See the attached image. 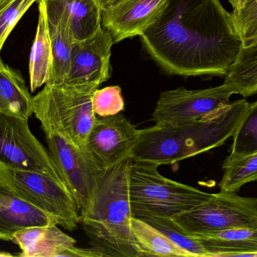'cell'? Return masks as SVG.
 <instances>
[{
	"label": "cell",
	"instance_id": "obj_1",
	"mask_svg": "<svg viewBox=\"0 0 257 257\" xmlns=\"http://www.w3.org/2000/svg\"><path fill=\"white\" fill-rule=\"evenodd\" d=\"M140 38L163 70L186 77L225 76L242 47L220 0H168Z\"/></svg>",
	"mask_w": 257,
	"mask_h": 257
},
{
	"label": "cell",
	"instance_id": "obj_2",
	"mask_svg": "<svg viewBox=\"0 0 257 257\" xmlns=\"http://www.w3.org/2000/svg\"><path fill=\"white\" fill-rule=\"evenodd\" d=\"M249 104L245 99L238 100L191 123L140 129L132 159L159 166L174 164L222 146L233 135Z\"/></svg>",
	"mask_w": 257,
	"mask_h": 257
},
{
	"label": "cell",
	"instance_id": "obj_3",
	"mask_svg": "<svg viewBox=\"0 0 257 257\" xmlns=\"http://www.w3.org/2000/svg\"><path fill=\"white\" fill-rule=\"evenodd\" d=\"M128 156L100 170L90 208L80 223L102 256L141 257L132 231Z\"/></svg>",
	"mask_w": 257,
	"mask_h": 257
},
{
	"label": "cell",
	"instance_id": "obj_4",
	"mask_svg": "<svg viewBox=\"0 0 257 257\" xmlns=\"http://www.w3.org/2000/svg\"><path fill=\"white\" fill-rule=\"evenodd\" d=\"M159 167L152 163L132 160L128 181L133 217L173 219L211 196L210 193L165 178L159 172Z\"/></svg>",
	"mask_w": 257,
	"mask_h": 257
},
{
	"label": "cell",
	"instance_id": "obj_5",
	"mask_svg": "<svg viewBox=\"0 0 257 257\" xmlns=\"http://www.w3.org/2000/svg\"><path fill=\"white\" fill-rule=\"evenodd\" d=\"M33 114L41 122L48 152L60 178L78 202L81 214L86 212L91 205L100 170L57 119L44 112L33 111Z\"/></svg>",
	"mask_w": 257,
	"mask_h": 257
},
{
	"label": "cell",
	"instance_id": "obj_6",
	"mask_svg": "<svg viewBox=\"0 0 257 257\" xmlns=\"http://www.w3.org/2000/svg\"><path fill=\"white\" fill-rule=\"evenodd\" d=\"M0 181L21 199L54 217L58 226L71 232L78 228L80 206L61 178L0 164Z\"/></svg>",
	"mask_w": 257,
	"mask_h": 257
},
{
	"label": "cell",
	"instance_id": "obj_7",
	"mask_svg": "<svg viewBox=\"0 0 257 257\" xmlns=\"http://www.w3.org/2000/svg\"><path fill=\"white\" fill-rule=\"evenodd\" d=\"M174 221L194 236L229 229L257 227V198L235 192L211 194L208 200L174 217Z\"/></svg>",
	"mask_w": 257,
	"mask_h": 257
},
{
	"label": "cell",
	"instance_id": "obj_8",
	"mask_svg": "<svg viewBox=\"0 0 257 257\" xmlns=\"http://www.w3.org/2000/svg\"><path fill=\"white\" fill-rule=\"evenodd\" d=\"M95 91L65 84H45L33 98V111L54 116L85 152L87 137L97 119L92 104Z\"/></svg>",
	"mask_w": 257,
	"mask_h": 257
},
{
	"label": "cell",
	"instance_id": "obj_9",
	"mask_svg": "<svg viewBox=\"0 0 257 257\" xmlns=\"http://www.w3.org/2000/svg\"><path fill=\"white\" fill-rule=\"evenodd\" d=\"M233 91L222 85L201 90L185 88L165 91L160 94L152 114L155 125H184L203 119L230 104Z\"/></svg>",
	"mask_w": 257,
	"mask_h": 257
},
{
	"label": "cell",
	"instance_id": "obj_10",
	"mask_svg": "<svg viewBox=\"0 0 257 257\" xmlns=\"http://www.w3.org/2000/svg\"><path fill=\"white\" fill-rule=\"evenodd\" d=\"M0 164L61 178L48 149L30 131L28 120L1 113Z\"/></svg>",
	"mask_w": 257,
	"mask_h": 257
},
{
	"label": "cell",
	"instance_id": "obj_11",
	"mask_svg": "<svg viewBox=\"0 0 257 257\" xmlns=\"http://www.w3.org/2000/svg\"><path fill=\"white\" fill-rule=\"evenodd\" d=\"M140 134L123 114L96 119L89 134L85 152L98 170H102L131 156Z\"/></svg>",
	"mask_w": 257,
	"mask_h": 257
},
{
	"label": "cell",
	"instance_id": "obj_12",
	"mask_svg": "<svg viewBox=\"0 0 257 257\" xmlns=\"http://www.w3.org/2000/svg\"><path fill=\"white\" fill-rule=\"evenodd\" d=\"M112 36L101 26L87 39L75 42L70 68L63 84L97 90L110 78Z\"/></svg>",
	"mask_w": 257,
	"mask_h": 257
},
{
	"label": "cell",
	"instance_id": "obj_13",
	"mask_svg": "<svg viewBox=\"0 0 257 257\" xmlns=\"http://www.w3.org/2000/svg\"><path fill=\"white\" fill-rule=\"evenodd\" d=\"M168 0H117L102 10V26L113 42L140 36L160 16Z\"/></svg>",
	"mask_w": 257,
	"mask_h": 257
},
{
	"label": "cell",
	"instance_id": "obj_14",
	"mask_svg": "<svg viewBox=\"0 0 257 257\" xmlns=\"http://www.w3.org/2000/svg\"><path fill=\"white\" fill-rule=\"evenodd\" d=\"M55 224L54 217L21 199L0 181V240L12 241L24 229Z\"/></svg>",
	"mask_w": 257,
	"mask_h": 257
},
{
	"label": "cell",
	"instance_id": "obj_15",
	"mask_svg": "<svg viewBox=\"0 0 257 257\" xmlns=\"http://www.w3.org/2000/svg\"><path fill=\"white\" fill-rule=\"evenodd\" d=\"M49 22L65 20L75 42L93 36L102 26V9L96 0H42Z\"/></svg>",
	"mask_w": 257,
	"mask_h": 257
},
{
	"label": "cell",
	"instance_id": "obj_16",
	"mask_svg": "<svg viewBox=\"0 0 257 257\" xmlns=\"http://www.w3.org/2000/svg\"><path fill=\"white\" fill-rule=\"evenodd\" d=\"M58 225L35 226L17 232L12 242L21 250L18 256H67L68 252L75 247L76 241L57 227Z\"/></svg>",
	"mask_w": 257,
	"mask_h": 257
},
{
	"label": "cell",
	"instance_id": "obj_17",
	"mask_svg": "<svg viewBox=\"0 0 257 257\" xmlns=\"http://www.w3.org/2000/svg\"><path fill=\"white\" fill-rule=\"evenodd\" d=\"M196 237L205 247L208 257L257 256V227Z\"/></svg>",
	"mask_w": 257,
	"mask_h": 257
},
{
	"label": "cell",
	"instance_id": "obj_18",
	"mask_svg": "<svg viewBox=\"0 0 257 257\" xmlns=\"http://www.w3.org/2000/svg\"><path fill=\"white\" fill-rule=\"evenodd\" d=\"M0 113L29 120L33 98L19 71L0 60Z\"/></svg>",
	"mask_w": 257,
	"mask_h": 257
},
{
	"label": "cell",
	"instance_id": "obj_19",
	"mask_svg": "<svg viewBox=\"0 0 257 257\" xmlns=\"http://www.w3.org/2000/svg\"><path fill=\"white\" fill-rule=\"evenodd\" d=\"M39 2V18L34 42L32 46L29 63L30 90L36 92L42 85L48 84L52 69V48L48 30V19L45 4Z\"/></svg>",
	"mask_w": 257,
	"mask_h": 257
},
{
	"label": "cell",
	"instance_id": "obj_20",
	"mask_svg": "<svg viewBox=\"0 0 257 257\" xmlns=\"http://www.w3.org/2000/svg\"><path fill=\"white\" fill-rule=\"evenodd\" d=\"M131 226L141 257H193L188 252L171 241L163 232L147 222L133 217Z\"/></svg>",
	"mask_w": 257,
	"mask_h": 257
},
{
	"label": "cell",
	"instance_id": "obj_21",
	"mask_svg": "<svg viewBox=\"0 0 257 257\" xmlns=\"http://www.w3.org/2000/svg\"><path fill=\"white\" fill-rule=\"evenodd\" d=\"M224 84L244 98L257 95V42L241 47L225 75Z\"/></svg>",
	"mask_w": 257,
	"mask_h": 257
},
{
	"label": "cell",
	"instance_id": "obj_22",
	"mask_svg": "<svg viewBox=\"0 0 257 257\" xmlns=\"http://www.w3.org/2000/svg\"><path fill=\"white\" fill-rule=\"evenodd\" d=\"M48 24L53 57L51 78L48 84H61L64 83L69 73L75 42L69 24L65 20L56 22L48 21Z\"/></svg>",
	"mask_w": 257,
	"mask_h": 257
},
{
	"label": "cell",
	"instance_id": "obj_23",
	"mask_svg": "<svg viewBox=\"0 0 257 257\" xmlns=\"http://www.w3.org/2000/svg\"><path fill=\"white\" fill-rule=\"evenodd\" d=\"M223 178L219 183L222 192L237 193L243 186L257 182V152L236 159H225Z\"/></svg>",
	"mask_w": 257,
	"mask_h": 257
},
{
	"label": "cell",
	"instance_id": "obj_24",
	"mask_svg": "<svg viewBox=\"0 0 257 257\" xmlns=\"http://www.w3.org/2000/svg\"><path fill=\"white\" fill-rule=\"evenodd\" d=\"M228 160L236 159L257 152V101L249 104L237 126Z\"/></svg>",
	"mask_w": 257,
	"mask_h": 257
},
{
	"label": "cell",
	"instance_id": "obj_25",
	"mask_svg": "<svg viewBox=\"0 0 257 257\" xmlns=\"http://www.w3.org/2000/svg\"><path fill=\"white\" fill-rule=\"evenodd\" d=\"M232 6L231 19L235 31L249 47L257 42V0H229Z\"/></svg>",
	"mask_w": 257,
	"mask_h": 257
},
{
	"label": "cell",
	"instance_id": "obj_26",
	"mask_svg": "<svg viewBox=\"0 0 257 257\" xmlns=\"http://www.w3.org/2000/svg\"><path fill=\"white\" fill-rule=\"evenodd\" d=\"M141 220L157 228L166 235L171 241L193 257H208L206 250L196 236L186 232L173 219L162 217H145Z\"/></svg>",
	"mask_w": 257,
	"mask_h": 257
},
{
	"label": "cell",
	"instance_id": "obj_27",
	"mask_svg": "<svg viewBox=\"0 0 257 257\" xmlns=\"http://www.w3.org/2000/svg\"><path fill=\"white\" fill-rule=\"evenodd\" d=\"M93 111L99 117L114 116L124 110V100L119 86H109L95 91L92 98Z\"/></svg>",
	"mask_w": 257,
	"mask_h": 257
},
{
	"label": "cell",
	"instance_id": "obj_28",
	"mask_svg": "<svg viewBox=\"0 0 257 257\" xmlns=\"http://www.w3.org/2000/svg\"><path fill=\"white\" fill-rule=\"evenodd\" d=\"M36 1L12 0L0 9V52L16 24Z\"/></svg>",
	"mask_w": 257,
	"mask_h": 257
},
{
	"label": "cell",
	"instance_id": "obj_29",
	"mask_svg": "<svg viewBox=\"0 0 257 257\" xmlns=\"http://www.w3.org/2000/svg\"><path fill=\"white\" fill-rule=\"evenodd\" d=\"M97 2L98 5H99V7L101 8L102 10L105 9V8L109 6L110 5L113 4V3H115L117 0H96Z\"/></svg>",
	"mask_w": 257,
	"mask_h": 257
},
{
	"label": "cell",
	"instance_id": "obj_30",
	"mask_svg": "<svg viewBox=\"0 0 257 257\" xmlns=\"http://www.w3.org/2000/svg\"><path fill=\"white\" fill-rule=\"evenodd\" d=\"M12 0H0V9L1 8L4 7L6 5H7L8 3H10Z\"/></svg>",
	"mask_w": 257,
	"mask_h": 257
},
{
	"label": "cell",
	"instance_id": "obj_31",
	"mask_svg": "<svg viewBox=\"0 0 257 257\" xmlns=\"http://www.w3.org/2000/svg\"><path fill=\"white\" fill-rule=\"evenodd\" d=\"M13 256V255L9 253H6V252L0 251V256Z\"/></svg>",
	"mask_w": 257,
	"mask_h": 257
}]
</instances>
